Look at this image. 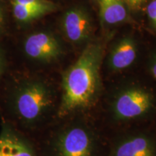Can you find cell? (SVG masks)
<instances>
[{"mask_svg":"<svg viewBox=\"0 0 156 156\" xmlns=\"http://www.w3.org/2000/svg\"><path fill=\"white\" fill-rule=\"evenodd\" d=\"M26 55L38 62H53L61 56L62 47L57 38L51 33L41 31L27 37L24 43Z\"/></svg>","mask_w":156,"mask_h":156,"instance_id":"obj_5","label":"cell"},{"mask_svg":"<svg viewBox=\"0 0 156 156\" xmlns=\"http://www.w3.org/2000/svg\"><path fill=\"white\" fill-rule=\"evenodd\" d=\"M153 104V98L147 91L132 87L117 95L113 103V114L117 120L133 119L147 114Z\"/></svg>","mask_w":156,"mask_h":156,"instance_id":"obj_3","label":"cell"},{"mask_svg":"<svg viewBox=\"0 0 156 156\" xmlns=\"http://www.w3.org/2000/svg\"><path fill=\"white\" fill-rule=\"evenodd\" d=\"M62 28L68 40L76 44L83 43L93 30L91 17L83 7H74L66 12L62 20Z\"/></svg>","mask_w":156,"mask_h":156,"instance_id":"obj_6","label":"cell"},{"mask_svg":"<svg viewBox=\"0 0 156 156\" xmlns=\"http://www.w3.org/2000/svg\"><path fill=\"white\" fill-rule=\"evenodd\" d=\"M103 48L91 43L62 76V96L58 108L60 116L93 104L100 90V69Z\"/></svg>","mask_w":156,"mask_h":156,"instance_id":"obj_1","label":"cell"},{"mask_svg":"<svg viewBox=\"0 0 156 156\" xmlns=\"http://www.w3.org/2000/svg\"><path fill=\"white\" fill-rule=\"evenodd\" d=\"M149 69L151 75L156 80V54L151 58L149 62Z\"/></svg>","mask_w":156,"mask_h":156,"instance_id":"obj_15","label":"cell"},{"mask_svg":"<svg viewBox=\"0 0 156 156\" xmlns=\"http://www.w3.org/2000/svg\"><path fill=\"white\" fill-rule=\"evenodd\" d=\"M4 24H5V16H4V12L1 6H0V30L3 28Z\"/></svg>","mask_w":156,"mask_h":156,"instance_id":"obj_16","label":"cell"},{"mask_svg":"<svg viewBox=\"0 0 156 156\" xmlns=\"http://www.w3.org/2000/svg\"><path fill=\"white\" fill-rule=\"evenodd\" d=\"M147 12L150 20L151 21L154 28L156 29V0H153L148 4Z\"/></svg>","mask_w":156,"mask_h":156,"instance_id":"obj_13","label":"cell"},{"mask_svg":"<svg viewBox=\"0 0 156 156\" xmlns=\"http://www.w3.org/2000/svg\"><path fill=\"white\" fill-rule=\"evenodd\" d=\"M12 4H18L29 7L49 8L54 11L56 9L55 4L48 0H12Z\"/></svg>","mask_w":156,"mask_h":156,"instance_id":"obj_12","label":"cell"},{"mask_svg":"<svg viewBox=\"0 0 156 156\" xmlns=\"http://www.w3.org/2000/svg\"><path fill=\"white\" fill-rule=\"evenodd\" d=\"M2 69V56L0 55V73H1Z\"/></svg>","mask_w":156,"mask_h":156,"instance_id":"obj_17","label":"cell"},{"mask_svg":"<svg viewBox=\"0 0 156 156\" xmlns=\"http://www.w3.org/2000/svg\"><path fill=\"white\" fill-rule=\"evenodd\" d=\"M125 5L133 10H138L146 3L147 0H123Z\"/></svg>","mask_w":156,"mask_h":156,"instance_id":"obj_14","label":"cell"},{"mask_svg":"<svg viewBox=\"0 0 156 156\" xmlns=\"http://www.w3.org/2000/svg\"><path fill=\"white\" fill-rule=\"evenodd\" d=\"M99 9L101 20L108 25L123 22L127 17L123 0H99Z\"/></svg>","mask_w":156,"mask_h":156,"instance_id":"obj_10","label":"cell"},{"mask_svg":"<svg viewBox=\"0 0 156 156\" xmlns=\"http://www.w3.org/2000/svg\"><path fill=\"white\" fill-rule=\"evenodd\" d=\"M13 15L17 20L21 23H28L39 17L53 12L54 10L44 7H34L18 4H12Z\"/></svg>","mask_w":156,"mask_h":156,"instance_id":"obj_11","label":"cell"},{"mask_svg":"<svg viewBox=\"0 0 156 156\" xmlns=\"http://www.w3.org/2000/svg\"><path fill=\"white\" fill-rule=\"evenodd\" d=\"M54 151L56 156H92L93 136L82 126L68 128L57 136Z\"/></svg>","mask_w":156,"mask_h":156,"instance_id":"obj_4","label":"cell"},{"mask_svg":"<svg viewBox=\"0 0 156 156\" xmlns=\"http://www.w3.org/2000/svg\"><path fill=\"white\" fill-rule=\"evenodd\" d=\"M136 45L130 37L119 41L113 47L108 56L109 68L113 71H121L131 66L136 57Z\"/></svg>","mask_w":156,"mask_h":156,"instance_id":"obj_7","label":"cell"},{"mask_svg":"<svg viewBox=\"0 0 156 156\" xmlns=\"http://www.w3.org/2000/svg\"><path fill=\"white\" fill-rule=\"evenodd\" d=\"M53 103L49 87L39 80H29L21 84L13 96V109L18 119L28 124L40 121Z\"/></svg>","mask_w":156,"mask_h":156,"instance_id":"obj_2","label":"cell"},{"mask_svg":"<svg viewBox=\"0 0 156 156\" xmlns=\"http://www.w3.org/2000/svg\"><path fill=\"white\" fill-rule=\"evenodd\" d=\"M113 156H155L151 140L144 135L129 136L115 148Z\"/></svg>","mask_w":156,"mask_h":156,"instance_id":"obj_8","label":"cell"},{"mask_svg":"<svg viewBox=\"0 0 156 156\" xmlns=\"http://www.w3.org/2000/svg\"><path fill=\"white\" fill-rule=\"evenodd\" d=\"M0 156H36L28 142L14 133L5 131L0 135Z\"/></svg>","mask_w":156,"mask_h":156,"instance_id":"obj_9","label":"cell"}]
</instances>
